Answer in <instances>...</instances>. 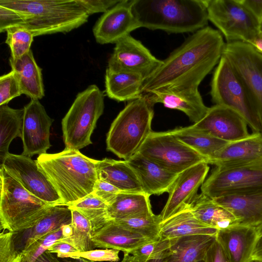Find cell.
<instances>
[{"mask_svg":"<svg viewBox=\"0 0 262 262\" xmlns=\"http://www.w3.org/2000/svg\"><path fill=\"white\" fill-rule=\"evenodd\" d=\"M225 45L217 30L206 26L196 31L144 79L143 94L164 90L198 89L218 64Z\"/></svg>","mask_w":262,"mask_h":262,"instance_id":"cell-1","label":"cell"},{"mask_svg":"<svg viewBox=\"0 0 262 262\" xmlns=\"http://www.w3.org/2000/svg\"><path fill=\"white\" fill-rule=\"evenodd\" d=\"M36 161L58 193L62 206H68L93 192L98 180L97 160L79 150L64 148L58 153H46Z\"/></svg>","mask_w":262,"mask_h":262,"instance_id":"cell-2","label":"cell"},{"mask_svg":"<svg viewBox=\"0 0 262 262\" xmlns=\"http://www.w3.org/2000/svg\"><path fill=\"white\" fill-rule=\"evenodd\" d=\"M133 12L141 27L168 33H193L208 21L204 0H134Z\"/></svg>","mask_w":262,"mask_h":262,"instance_id":"cell-3","label":"cell"},{"mask_svg":"<svg viewBox=\"0 0 262 262\" xmlns=\"http://www.w3.org/2000/svg\"><path fill=\"white\" fill-rule=\"evenodd\" d=\"M0 5L17 12L21 26L34 36L68 33L88 20L89 14L77 0H1Z\"/></svg>","mask_w":262,"mask_h":262,"instance_id":"cell-4","label":"cell"},{"mask_svg":"<svg viewBox=\"0 0 262 262\" xmlns=\"http://www.w3.org/2000/svg\"><path fill=\"white\" fill-rule=\"evenodd\" d=\"M154 105L144 94L128 103L111 124L107 150L124 160L138 153L152 132Z\"/></svg>","mask_w":262,"mask_h":262,"instance_id":"cell-5","label":"cell"},{"mask_svg":"<svg viewBox=\"0 0 262 262\" xmlns=\"http://www.w3.org/2000/svg\"><path fill=\"white\" fill-rule=\"evenodd\" d=\"M1 229L15 232L34 225L51 205L30 193L0 167Z\"/></svg>","mask_w":262,"mask_h":262,"instance_id":"cell-6","label":"cell"},{"mask_svg":"<svg viewBox=\"0 0 262 262\" xmlns=\"http://www.w3.org/2000/svg\"><path fill=\"white\" fill-rule=\"evenodd\" d=\"M104 94L95 84L79 93L61 121L65 148L79 150L92 143L91 137L104 108Z\"/></svg>","mask_w":262,"mask_h":262,"instance_id":"cell-7","label":"cell"},{"mask_svg":"<svg viewBox=\"0 0 262 262\" xmlns=\"http://www.w3.org/2000/svg\"><path fill=\"white\" fill-rule=\"evenodd\" d=\"M210 95L215 104L229 107L242 116L252 133H260L253 100L231 63L223 55L213 74Z\"/></svg>","mask_w":262,"mask_h":262,"instance_id":"cell-8","label":"cell"},{"mask_svg":"<svg viewBox=\"0 0 262 262\" xmlns=\"http://www.w3.org/2000/svg\"><path fill=\"white\" fill-rule=\"evenodd\" d=\"M208 20L227 42L241 41L253 46L262 34V26L238 0H204Z\"/></svg>","mask_w":262,"mask_h":262,"instance_id":"cell-9","label":"cell"},{"mask_svg":"<svg viewBox=\"0 0 262 262\" xmlns=\"http://www.w3.org/2000/svg\"><path fill=\"white\" fill-rule=\"evenodd\" d=\"M72 221L71 210L66 206L56 205L33 226L15 232L0 234V262H21L25 251L38 239Z\"/></svg>","mask_w":262,"mask_h":262,"instance_id":"cell-10","label":"cell"},{"mask_svg":"<svg viewBox=\"0 0 262 262\" xmlns=\"http://www.w3.org/2000/svg\"><path fill=\"white\" fill-rule=\"evenodd\" d=\"M169 171L179 174L206 159L170 130L152 132L138 152Z\"/></svg>","mask_w":262,"mask_h":262,"instance_id":"cell-11","label":"cell"},{"mask_svg":"<svg viewBox=\"0 0 262 262\" xmlns=\"http://www.w3.org/2000/svg\"><path fill=\"white\" fill-rule=\"evenodd\" d=\"M223 55L231 63L251 96L262 134V54L241 41L225 43Z\"/></svg>","mask_w":262,"mask_h":262,"instance_id":"cell-12","label":"cell"},{"mask_svg":"<svg viewBox=\"0 0 262 262\" xmlns=\"http://www.w3.org/2000/svg\"><path fill=\"white\" fill-rule=\"evenodd\" d=\"M2 167L32 194L51 205L62 206L58 193L36 160L9 153Z\"/></svg>","mask_w":262,"mask_h":262,"instance_id":"cell-13","label":"cell"},{"mask_svg":"<svg viewBox=\"0 0 262 262\" xmlns=\"http://www.w3.org/2000/svg\"><path fill=\"white\" fill-rule=\"evenodd\" d=\"M260 188H262V168L215 167L201 186V190L214 199Z\"/></svg>","mask_w":262,"mask_h":262,"instance_id":"cell-14","label":"cell"},{"mask_svg":"<svg viewBox=\"0 0 262 262\" xmlns=\"http://www.w3.org/2000/svg\"><path fill=\"white\" fill-rule=\"evenodd\" d=\"M162 63L140 41L130 35L118 41L108 60L107 69L141 75L144 79Z\"/></svg>","mask_w":262,"mask_h":262,"instance_id":"cell-15","label":"cell"},{"mask_svg":"<svg viewBox=\"0 0 262 262\" xmlns=\"http://www.w3.org/2000/svg\"><path fill=\"white\" fill-rule=\"evenodd\" d=\"M209 170L208 164L202 162L178 174L160 214L161 222L190 206L198 195V190L205 181Z\"/></svg>","mask_w":262,"mask_h":262,"instance_id":"cell-16","label":"cell"},{"mask_svg":"<svg viewBox=\"0 0 262 262\" xmlns=\"http://www.w3.org/2000/svg\"><path fill=\"white\" fill-rule=\"evenodd\" d=\"M23 155L31 157L46 154L51 147L50 127L54 121L39 100H31L24 107Z\"/></svg>","mask_w":262,"mask_h":262,"instance_id":"cell-17","label":"cell"},{"mask_svg":"<svg viewBox=\"0 0 262 262\" xmlns=\"http://www.w3.org/2000/svg\"><path fill=\"white\" fill-rule=\"evenodd\" d=\"M134 2V0H120L101 15L93 29L97 42L116 44L141 28L133 12Z\"/></svg>","mask_w":262,"mask_h":262,"instance_id":"cell-18","label":"cell"},{"mask_svg":"<svg viewBox=\"0 0 262 262\" xmlns=\"http://www.w3.org/2000/svg\"><path fill=\"white\" fill-rule=\"evenodd\" d=\"M207 163L223 169L262 168V134L252 133L247 138L228 143Z\"/></svg>","mask_w":262,"mask_h":262,"instance_id":"cell-19","label":"cell"},{"mask_svg":"<svg viewBox=\"0 0 262 262\" xmlns=\"http://www.w3.org/2000/svg\"><path fill=\"white\" fill-rule=\"evenodd\" d=\"M218 139L233 142L248 138V124L245 119L235 111L222 105L209 108L199 122L192 125Z\"/></svg>","mask_w":262,"mask_h":262,"instance_id":"cell-20","label":"cell"},{"mask_svg":"<svg viewBox=\"0 0 262 262\" xmlns=\"http://www.w3.org/2000/svg\"><path fill=\"white\" fill-rule=\"evenodd\" d=\"M258 237L256 228L239 224L218 230L216 234L230 262H251Z\"/></svg>","mask_w":262,"mask_h":262,"instance_id":"cell-21","label":"cell"},{"mask_svg":"<svg viewBox=\"0 0 262 262\" xmlns=\"http://www.w3.org/2000/svg\"><path fill=\"white\" fill-rule=\"evenodd\" d=\"M144 95L154 104L161 103L183 112L194 123L203 119L209 108L205 105L198 89L164 90Z\"/></svg>","mask_w":262,"mask_h":262,"instance_id":"cell-22","label":"cell"},{"mask_svg":"<svg viewBox=\"0 0 262 262\" xmlns=\"http://www.w3.org/2000/svg\"><path fill=\"white\" fill-rule=\"evenodd\" d=\"M212 199L230 212L238 224L257 230L262 226V188Z\"/></svg>","mask_w":262,"mask_h":262,"instance_id":"cell-23","label":"cell"},{"mask_svg":"<svg viewBox=\"0 0 262 262\" xmlns=\"http://www.w3.org/2000/svg\"><path fill=\"white\" fill-rule=\"evenodd\" d=\"M126 161L135 171L144 192L150 196L168 192L178 174L139 152Z\"/></svg>","mask_w":262,"mask_h":262,"instance_id":"cell-24","label":"cell"},{"mask_svg":"<svg viewBox=\"0 0 262 262\" xmlns=\"http://www.w3.org/2000/svg\"><path fill=\"white\" fill-rule=\"evenodd\" d=\"M95 248L112 249L130 254L140 246L157 239L145 237L133 232L112 220L92 233Z\"/></svg>","mask_w":262,"mask_h":262,"instance_id":"cell-25","label":"cell"},{"mask_svg":"<svg viewBox=\"0 0 262 262\" xmlns=\"http://www.w3.org/2000/svg\"><path fill=\"white\" fill-rule=\"evenodd\" d=\"M9 63L18 81L22 94L31 100H39L45 95L41 69L30 50L17 59H9Z\"/></svg>","mask_w":262,"mask_h":262,"instance_id":"cell-26","label":"cell"},{"mask_svg":"<svg viewBox=\"0 0 262 262\" xmlns=\"http://www.w3.org/2000/svg\"><path fill=\"white\" fill-rule=\"evenodd\" d=\"M96 171L98 179L113 185L121 191L144 192L135 171L126 160H97Z\"/></svg>","mask_w":262,"mask_h":262,"instance_id":"cell-27","label":"cell"},{"mask_svg":"<svg viewBox=\"0 0 262 262\" xmlns=\"http://www.w3.org/2000/svg\"><path fill=\"white\" fill-rule=\"evenodd\" d=\"M160 237L177 238L195 235H216L217 230L197 219L189 208H186L161 222Z\"/></svg>","mask_w":262,"mask_h":262,"instance_id":"cell-28","label":"cell"},{"mask_svg":"<svg viewBox=\"0 0 262 262\" xmlns=\"http://www.w3.org/2000/svg\"><path fill=\"white\" fill-rule=\"evenodd\" d=\"M144 78L136 73L113 71L106 69L105 75V93L117 101H132L143 96L142 86Z\"/></svg>","mask_w":262,"mask_h":262,"instance_id":"cell-29","label":"cell"},{"mask_svg":"<svg viewBox=\"0 0 262 262\" xmlns=\"http://www.w3.org/2000/svg\"><path fill=\"white\" fill-rule=\"evenodd\" d=\"M216 235H195L175 239L170 255L164 262H201Z\"/></svg>","mask_w":262,"mask_h":262,"instance_id":"cell-30","label":"cell"},{"mask_svg":"<svg viewBox=\"0 0 262 262\" xmlns=\"http://www.w3.org/2000/svg\"><path fill=\"white\" fill-rule=\"evenodd\" d=\"M188 208L197 219L217 230L238 224L230 212L202 192Z\"/></svg>","mask_w":262,"mask_h":262,"instance_id":"cell-31","label":"cell"},{"mask_svg":"<svg viewBox=\"0 0 262 262\" xmlns=\"http://www.w3.org/2000/svg\"><path fill=\"white\" fill-rule=\"evenodd\" d=\"M149 197L144 192L121 191L108 206V214L113 220L153 214Z\"/></svg>","mask_w":262,"mask_h":262,"instance_id":"cell-32","label":"cell"},{"mask_svg":"<svg viewBox=\"0 0 262 262\" xmlns=\"http://www.w3.org/2000/svg\"><path fill=\"white\" fill-rule=\"evenodd\" d=\"M170 132L181 142L207 161L229 142L212 136L192 125L174 128Z\"/></svg>","mask_w":262,"mask_h":262,"instance_id":"cell-33","label":"cell"},{"mask_svg":"<svg viewBox=\"0 0 262 262\" xmlns=\"http://www.w3.org/2000/svg\"><path fill=\"white\" fill-rule=\"evenodd\" d=\"M24 110L0 106V166L8 155L12 140L23 137Z\"/></svg>","mask_w":262,"mask_h":262,"instance_id":"cell-34","label":"cell"},{"mask_svg":"<svg viewBox=\"0 0 262 262\" xmlns=\"http://www.w3.org/2000/svg\"><path fill=\"white\" fill-rule=\"evenodd\" d=\"M67 207L79 211L89 220L92 233L112 220L107 212L108 205L93 192Z\"/></svg>","mask_w":262,"mask_h":262,"instance_id":"cell-35","label":"cell"},{"mask_svg":"<svg viewBox=\"0 0 262 262\" xmlns=\"http://www.w3.org/2000/svg\"><path fill=\"white\" fill-rule=\"evenodd\" d=\"M71 210L73 234L68 237H62L56 242L68 243L78 252L94 250L95 247L91 239V227L89 220L79 211L74 209Z\"/></svg>","mask_w":262,"mask_h":262,"instance_id":"cell-36","label":"cell"},{"mask_svg":"<svg viewBox=\"0 0 262 262\" xmlns=\"http://www.w3.org/2000/svg\"><path fill=\"white\" fill-rule=\"evenodd\" d=\"M125 228L154 239L160 238V215H141L114 220Z\"/></svg>","mask_w":262,"mask_h":262,"instance_id":"cell-37","label":"cell"},{"mask_svg":"<svg viewBox=\"0 0 262 262\" xmlns=\"http://www.w3.org/2000/svg\"><path fill=\"white\" fill-rule=\"evenodd\" d=\"M176 238L160 237L130 252L138 262H146L149 260L164 259L171 253V247Z\"/></svg>","mask_w":262,"mask_h":262,"instance_id":"cell-38","label":"cell"},{"mask_svg":"<svg viewBox=\"0 0 262 262\" xmlns=\"http://www.w3.org/2000/svg\"><path fill=\"white\" fill-rule=\"evenodd\" d=\"M5 41L10 49V58L15 60L18 59L28 53L33 41L32 33L23 27H14L6 31Z\"/></svg>","mask_w":262,"mask_h":262,"instance_id":"cell-39","label":"cell"},{"mask_svg":"<svg viewBox=\"0 0 262 262\" xmlns=\"http://www.w3.org/2000/svg\"><path fill=\"white\" fill-rule=\"evenodd\" d=\"M62 237L61 228L38 239L25 251L21 262H35L50 246Z\"/></svg>","mask_w":262,"mask_h":262,"instance_id":"cell-40","label":"cell"},{"mask_svg":"<svg viewBox=\"0 0 262 262\" xmlns=\"http://www.w3.org/2000/svg\"><path fill=\"white\" fill-rule=\"evenodd\" d=\"M22 94L14 72L11 71L0 77V106L6 105L13 98Z\"/></svg>","mask_w":262,"mask_h":262,"instance_id":"cell-41","label":"cell"},{"mask_svg":"<svg viewBox=\"0 0 262 262\" xmlns=\"http://www.w3.org/2000/svg\"><path fill=\"white\" fill-rule=\"evenodd\" d=\"M119 252L112 249H94L85 252H72L66 255L65 258L81 257L95 261L117 262L120 259Z\"/></svg>","mask_w":262,"mask_h":262,"instance_id":"cell-42","label":"cell"},{"mask_svg":"<svg viewBox=\"0 0 262 262\" xmlns=\"http://www.w3.org/2000/svg\"><path fill=\"white\" fill-rule=\"evenodd\" d=\"M23 24L20 15L15 11L0 5V32L3 33L11 28L20 27Z\"/></svg>","mask_w":262,"mask_h":262,"instance_id":"cell-43","label":"cell"},{"mask_svg":"<svg viewBox=\"0 0 262 262\" xmlns=\"http://www.w3.org/2000/svg\"><path fill=\"white\" fill-rule=\"evenodd\" d=\"M120 192L121 191L113 185L98 179L94 186L93 193L109 206Z\"/></svg>","mask_w":262,"mask_h":262,"instance_id":"cell-44","label":"cell"},{"mask_svg":"<svg viewBox=\"0 0 262 262\" xmlns=\"http://www.w3.org/2000/svg\"><path fill=\"white\" fill-rule=\"evenodd\" d=\"M89 15L103 13L117 4L120 0H77Z\"/></svg>","mask_w":262,"mask_h":262,"instance_id":"cell-45","label":"cell"},{"mask_svg":"<svg viewBox=\"0 0 262 262\" xmlns=\"http://www.w3.org/2000/svg\"><path fill=\"white\" fill-rule=\"evenodd\" d=\"M204 262H230L219 242L215 239L208 248Z\"/></svg>","mask_w":262,"mask_h":262,"instance_id":"cell-46","label":"cell"},{"mask_svg":"<svg viewBox=\"0 0 262 262\" xmlns=\"http://www.w3.org/2000/svg\"><path fill=\"white\" fill-rule=\"evenodd\" d=\"M49 252L56 253L59 258H64L68 254L78 251L71 245L64 242H55L47 250Z\"/></svg>","mask_w":262,"mask_h":262,"instance_id":"cell-47","label":"cell"},{"mask_svg":"<svg viewBox=\"0 0 262 262\" xmlns=\"http://www.w3.org/2000/svg\"><path fill=\"white\" fill-rule=\"evenodd\" d=\"M262 26V1L238 0Z\"/></svg>","mask_w":262,"mask_h":262,"instance_id":"cell-48","label":"cell"},{"mask_svg":"<svg viewBox=\"0 0 262 262\" xmlns=\"http://www.w3.org/2000/svg\"><path fill=\"white\" fill-rule=\"evenodd\" d=\"M35 262H61L60 258L53 253L45 251L35 261Z\"/></svg>","mask_w":262,"mask_h":262,"instance_id":"cell-49","label":"cell"},{"mask_svg":"<svg viewBox=\"0 0 262 262\" xmlns=\"http://www.w3.org/2000/svg\"><path fill=\"white\" fill-rule=\"evenodd\" d=\"M262 261V235L259 236L252 255V261Z\"/></svg>","mask_w":262,"mask_h":262,"instance_id":"cell-50","label":"cell"},{"mask_svg":"<svg viewBox=\"0 0 262 262\" xmlns=\"http://www.w3.org/2000/svg\"><path fill=\"white\" fill-rule=\"evenodd\" d=\"M61 229L63 238L68 237L73 234V228L71 223L63 225L61 227Z\"/></svg>","mask_w":262,"mask_h":262,"instance_id":"cell-51","label":"cell"},{"mask_svg":"<svg viewBox=\"0 0 262 262\" xmlns=\"http://www.w3.org/2000/svg\"><path fill=\"white\" fill-rule=\"evenodd\" d=\"M61 262H101V261H95L86 259L83 258H60Z\"/></svg>","mask_w":262,"mask_h":262,"instance_id":"cell-52","label":"cell"},{"mask_svg":"<svg viewBox=\"0 0 262 262\" xmlns=\"http://www.w3.org/2000/svg\"><path fill=\"white\" fill-rule=\"evenodd\" d=\"M121 262H138L133 255L129 254H124L123 258Z\"/></svg>","mask_w":262,"mask_h":262,"instance_id":"cell-53","label":"cell"},{"mask_svg":"<svg viewBox=\"0 0 262 262\" xmlns=\"http://www.w3.org/2000/svg\"><path fill=\"white\" fill-rule=\"evenodd\" d=\"M164 261H165V258L164 259H158L149 260L146 262H164Z\"/></svg>","mask_w":262,"mask_h":262,"instance_id":"cell-54","label":"cell"},{"mask_svg":"<svg viewBox=\"0 0 262 262\" xmlns=\"http://www.w3.org/2000/svg\"><path fill=\"white\" fill-rule=\"evenodd\" d=\"M258 232L259 234V236L262 235V226H261L258 229Z\"/></svg>","mask_w":262,"mask_h":262,"instance_id":"cell-55","label":"cell"},{"mask_svg":"<svg viewBox=\"0 0 262 262\" xmlns=\"http://www.w3.org/2000/svg\"><path fill=\"white\" fill-rule=\"evenodd\" d=\"M251 262H262V261H259V260H253V261H252Z\"/></svg>","mask_w":262,"mask_h":262,"instance_id":"cell-56","label":"cell"}]
</instances>
